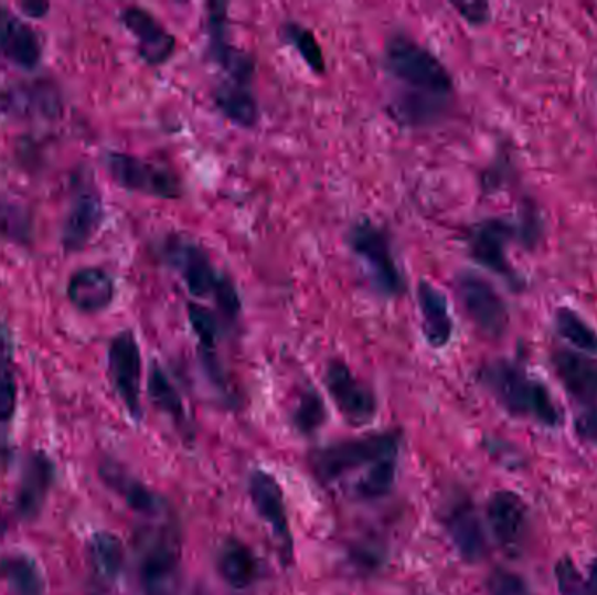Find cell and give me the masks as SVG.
<instances>
[{"label": "cell", "instance_id": "1", "mask_svg": "<svg viewBox=\"0 0 597 595\" xmlns=\"http://www.w3.org/2000/svg\"><path fill=\"white\" fill-rule=\"evenodd\" d=\"M161 258L179 273L191 296L213 299L224 323H236L242 315V297L233 279L217 269L205 246L188 234L173 233L161 243Z\"/></svg>", "mask_w": 597, "mask_h": 595}, {"label": "cell", "instance_id": "2", "mask_svg": "<svg viewBox=\"0 0 597 595\" xmlns=\"http://www.w3.org/2000/svg\"><path fill=\"white\" fill-rule=\"evenodd\" d=\"M383 68L407 95L451 105L455 79L437 54L405 32H393L383 50Z\"/></svg>", "mask_w": 597, "mask_h": 595}, {"label": "cell", "instance_id": "3", "mask_svg": "<svg viewBox=\"0 0 597 595\" xmlns=\"http://www.w3.org/2000/svg\"><path fill=\"white\" fill-rule=\"evenodd\" d=\"M481 383L514 416H527L543 425H559L561 411L545 384L530 378L510 360H491L479 372Z\"/></svg>", "mask_w": 597, "mask_h": 595}, {"label": "cell", "instance_id": "4", "mask_svg": "<svg viewBox=\"0 0 597 595\" xmlns=\"http://www.w3.org/2000/svg\"><path fill=\"white\" fill-rule=\"evenodd\" d=\"M344 240L351 254L364 264L372 290L385 299L404 296L407 284L393 252L392 237L383 225L360 216L350 225Z\"/></svg>", "mask_w": 597, "mask_h": 595}, {"label": "cell", "instance_id": "5", "mask_svg": "<svg viewBox=\"0 0 597 595\" xmlns=\"http://www.w3.org/2000/svg\"><path fill=\"white\" fill-rule=\"evenodd\" d=\"M398 454V437L395 433H383L356 440L339 442L315 454V474L326 482H334L351 471L374 467L377 461L395 458Z\"/></svg>", "mask_w": 597, "mask_h": 595}, {"label": "cell", "instance_id": "6", "mask_svg": "<svg viewBox=\"0 0 597 595\" xmlns=\"http://www.w3.org/2000/svg\"><path fill=\"white\" fill-rule=\"evenodd\" d=\"M105 167L119 188L159 200H180L184 185L177 171L163 162L147 161L137 156L109 152Z\"/></svg>", "mask_w": 597, "mask_h": 595}, {"label": "cell", "instance_id": "7", "mask_svg": "<svg viewBox=\"0 0 597 595\" xmlns=\"http://www.w3.org/2000/svg\"><path fill=\"white\" fill-rule=\"evenodd\" d=\"M456 291L467 317L491 339H500L509 329V308L497 288L472 270L456 276Z\"/></svg>", "mask_w": 597, "mask_h": 595}, {"label": "cell", "instance_id": "8", "mask_svg": "<svg viewBox=\"0 0 597 595\" xmlns=\"http://www.w3.org/2000/svg\"><path fill=\"white\" fill-rule=\"evenodd\" d=\"M206 39L210 60L226 72L227 79L252 84L255 77V59L231 42L230 4L209 2L206 4Z\"/></svg>", "mask_w": 597, "mask_h": 595}, {"label": "cell", "instance_id": "9", "mask_svg": "<svg viewBox=\"0 0 597 595\" xmlns=\"http://www.w3.org/2000/svg\"><path fill=\"white\" fill-rule=\"evenodd\" d=\"M109 374L122 404L128 413L140 419L142 404V353L135 338L134 330H121L114 336L109 344Z\"/></svg>", "mask_w": 597, "mask_h": 595}, {"label": "cell", "instance_id": "10", "mask_svg": "<svg viewBox=\"0 0 597 595\" xmlns=\"http://www.w3.org/2000/svg\"><path fill=\"white\" fill-rule=\"evenodd\" d=\"M327 392L334 402L339 413L351 425H367L376 416V396L367 384L362 383L343 360H332L327 363Z\"/></svg>", "mask_w": 597, "mask_h": 595}, {"label": "cell", "instance_id": "11", "mask_svg": "<svg viewBox=\"0 0 597 595\" xmlns=\"http://www.w3.org/2000/svg\"><path fill=\"white\" fill-rule=\"evenodd\" d=\"M121 23L134 35L138 56L149 67H161L173 59L177 51L175 35L151 11L130 6L122 9Z\"/></svg>", "mask_w": 597, "mask_h": 595}, {"label": "cell", "instance_id": "12", "mask_svg": "<svg viewBox=\"0 0 597 595\" xmlns=\"http://www.w3.org/2000/svg\"><path fill=\"white\" fill-rule=\"evenodd\" d=\"M515 237V225L503 219H488L473 225L468 233V251L476 263L488 267L509 281H515L507 251Z\"/></svg>", "mask_w": 597, "mask_h": 595}, {"label": "cell", "instance_id": "13", "mask_svg": "<svg viewBox=\"0 0 597 595\" xmlns=\"http://www.w3.org/2000/svg\"><path fill=\"white\" fill-rule=\"evenodd\" d=\"M491 533L509 554L521 550L527 533V507L521 496L512 491H498L488 503Z\"/></svg>", "mask_w": 597, "mask_h": 595}, {"label": "cell", "instance_id": "14", "mask_svg": "<svg viewBox=\"0 0 597 595\" xmlns=\"http://www.w3.org/2000/svg\"><path fill=\"white\" fill-rule=\"evenodd\" d=\"M104 221V204L100 194L89 185L77 192L72 200L62 227L63 248L72 254L83 251L92 242Z\"/></svg>", "mask_w": 597, "mask_h": 595}, {"label": "cell", "instance_id": "15", "mask_svg": "<svg viewBox=\"0 0 597 595\" xmlns=\"http://www.w3.org/2000/svg\"><path fill=\"white\" fill-rule=\"evenodd\" d=\"M0 51L14 65L26 71L38 67L42 59L38 32L6 6H0Z\"/></svg>", "mask_w": 597, "mask_h": 595}, {"label": "cell", "instance_id": "16", "mask_svg": "<svg viewBox=\"0 0 597 595\" xmlns=\"http://www.w3.org/2000/svg\"><path fill=\"white\" fill-rule=\"evenodd\" d=\"M416 299L422 315L423 338L435 350H443L451 342L455 333V320L446 294L430 281L422 279L416 287Z\"/></svg>", "mask_w": 597, "mask_h": 595}, {"label": "cell", "instance_id": "17", "mask_svg": "<svg viewBox=\"0 0 597 595\" xmlns=\"http://www.w3.org/2000/svg\"><path fill=\"white\" fill-rule=\"evenodd\" d=\"M67 297L84 315H97L116 299V281L102 267H83L68 279Z\"/></svg>", "mask_w": 597, "mask_h": 595}, {"label": "cell", "instance_id": "18", "mask_svg": "<svg viewBox=\"0 0 597 595\" xmlns=\"http://www.w3.org/2000/svg\"><path fill=\"white\" fill-rule=\"evenodd\" d=\"M552 365L566 392L582 404L597 400V360L580 351L559 350L552 354Z\"/></svg>", "mask_w": 597, "mask_h": 595}, {"label": "cell", "instance_id": "19", "mask_svg": "<svg viewBox=\"0 0 597 595\" xmlns=\"http://www.w3.org/2000/svg\"><path fill=\"white\" fill-rule=\"evenodd\" d=\"M53 479H55V468L46 454H32L23 468L17 495V513L23 521L38 519Z\"/></svg>", "mask_w": 597, "mask_h": 595}, {"label": "cell", "instance_id": "20", "mask_svg": "<svg viewBox=\"0 0 597 595\" xmlns=\"http://www.w3.org/2000/svg\"><path fill=\"white\" fill-rule=\"evenodd\" d=\"M252 503L255 510L268 522L269 528L278 540L287 546V552L292 550V536H290L289 519L285 510L284 492L271 475L264 471H254L250 477Z\"/></svg>", "mask_w": 597, "mask_h": 595}, {"label": "cell", "instance_id": "21", "mask_svg": "<svg viewBox=\"0 0 597 595\" xmlns=\"http://www.w3.org/2000/svg\"><path fill=\"white\" fill-rule=\"evenodd\" d=\"M140 583L146 595H177L182 585L179 554L172 545L159 543L147 552L140 567Z\"/></svg>", "mask_w": 597, "mask_h": 595}, {"label": "cell", "instance_id": "22", "mask_svg": "<svg viewBox=\"0 0 597 595\" xmlns=\"http://www.w3.org/2000/svg\"><path fill=\"white\" fill-rule=\"evenodd\" d=\"M213 104L227 121L238 128L252 129L259 123V102L252 84L222 81L213 89Z\"/></svg>", "mask_w": 597, "mask_h": 595}, {"label": "cell", "instance_id": "23", "mask_svg": "<svg viewBox=\"0 0 597 595\" xmlns=\"http://www.w3.org/2000/svg\"><path fill=\"white\" fill-rule=\"evenodd\" d=\"M447 531L452 543L467 562H479L484 559L486 536L481 519L470 503H458L447 516Z\"/></svg>", "mask_w": 597, "mask_h": 595}, {"label": "cell", "instance_id": "24", "mask_svg": "<svg viewBox=\"0 0 597 595\" xmlns=\"http://www.w3.org/2000/svg\"><path fill=\"white\" fill-rule=\"evenodd\" d=\"M217 567L222 578L234 588H247L255 582L259 571L252 550L234 538H230L218 550Z\"/></svg>", "mask_w": 597, "mask_h": 595}, {"label": "cell", "instance_id": "25", "mask_svg": "<svg viewBox=\"0 0 597 595\" xmlns=\"http://www.w3.org/2000/svg\"><path fill=\"white\" fill-rule=\"evenodd\" d=\"M100 477L107 486L113 487L114 491L125 498L126 503L130 504L137 512L156 513L159 512L161 501L158 496L152 495L146 486L130 479L116 463L107 461L100 467Z\"/></svg>", "mask_w": 597, "mask_h": 595}, {"label": "cell", "instance_id": "26", "mask_svg": "<svg viewBox=\"0 0 597 595\" xmlns=\"http://www.w3.org/2000/svg\"><path fill=\"white\" fill-rule=\"evenodd\" d=\"M280 38L285 44H289L299 53L309 71L317 75L326 74V56H323L322 46L318 44L313 30H309L299 21H285L284 25L280 26Z\"/></svg>", "mask_w": 597, "mask_h": 595}, {"label": "cell", "instance_id": "27", "mask_svg": "<svg viewBox=\"0 0 597 595\" xmlns=\"http://www.w3.org/2000/svg\"><path fill=\"white\" fill-rule=\"evenodd\" d=\"M0 573L13 595L44 594V578L38 564L25 555H14L0 564Z\"/></svg>", "mask_w": 597, "mask_h": 595}, {"label": "cell", "instance_id": "28", "mask_svg": "<svg viewBox=\"0 0 597 595\" xmlns=\"http://www.w3.org/2000/svg\"><path fill=\"white\" fill-rule=\"evenodd\" d=\"M554 325L561 338L575 350L585 354H597V332L577 311L569 308L556 309Z\"/></svg>", "mask_w": 597, "mask_h": 595}, {"label": "cell", "instance_id": "29", "mask_svg": "<svg viewBox=\"0 0 597 595\" xmlns=\"http://www.w3.org/2000/svg\"><path fill=\"white\" fill-rule=\"evenodd\" d=\"M92 561L104 578L116 580L125 566V546L113 533H98L92 541Z\"/></svg>", "mask_w": 597, "mask_h": 595}, {"label": "cell", "instance_id": "30", "mask_svg": "<svg viewBox=\"0 0 597 595\" xmlns=\"http://www.w3.org/2000/svg\"><path fill=\"white\" fill-rule=\"evenodd\" d=\"M147 390H149L152 404L159 411H163V413L172 416L175 421L185 419L182 399H180L179 392H177V387L173 386L172 381L168 378L167 372L158 363H152L151 372H149V381H147Z\"/></svg>", "mask_w": 597, "mask_h": 595}, {"label": "cell", "instance_id": "31", "mask_svg": "<svg viewBox=\"0 0 597 595\" xmlns=\"http://www.w3.org/2000/svg\"><path fill=\"white\" fill-rule=\"evenodd\" d=\"M188 318L191 329L200 341L201 350L215 351L221 339L222 327H224L217 312L198 302H189Z\"/></svg>", "mask_w": 597, "mask_h": 595}, {"label": "cell", "instance_id": "32", "mask_svg": "<svg viewBox=\"0 0 597 595\" xmlns=\"http://www.w3.org/2000/svg\"><path fill=\"white\" fill-rule=\"evenodd\" d=\"M395 474H397V456L381 459L360 477L355 487L356 495L364 498H380L386 495L395 482Z\"/></svg>", "mask_w": 597, "mask_h": 595}, {"label": "cell", "instance_id": "33", "mask_svg": "<svg viewBox=\"0 0 597 595\" xmlns=\"http://www.w3.org/2000/svg\"><path fill=\"white\" fill-rule=\"evenodd\" d=\"M326 404H323L322 396L318 395L315 390L302 393L296 413H294V423H296L297 429L302 433L317 432L326 423Z\"/></svg>", "mask_w": 597, "mask_h": 595}, {"label": "cell", "instance_id": "34", "mask_svg": "<svg viewBox=\"0 0 597 595\" xmlns=\"http://www.w3.org/2000/svg\"><path fill=\"white\" fill-rule=\"evenodd\" d=\"M18 384L13 363L0 357V423L11 419L17 408Z\"/></svg>", "mask_w": 597, "mask_h": 595}, {"label": "cell", "instance_id": "35", "mask_svg": "<svg viewBox=\"0 0 597 595\" xmlns=\"http://www.w3.org/2000/svg\"><path fill=\"white\" fill-rule=\"evenodd\" d=\"M557 587L561 595H594L590 583L585 582L577 566L569 559H563L556 566Z\"/></svg>", "mask_w": 597, "mask_h": 595}, {"label": "cell", "instance_id": "36", "mask_svg": "<svg viewBox=\"0 0 597 595\" xmlns=\"http://www.w3.org/2000/svg\"><path fill=\"white\" fill-rule=\"evenodd\" d=\"M488 588L491 595H531L526 582L505 570H497L489 576Z\"/></svg>", "mask_w": 597, "mask_h": 595}, {"label": "cell", "instance_id": "37", "mask_svg": "<svg viewBox=\"0 0 597 595\" xmlns=\"http://www.w3.org/2000/svg\"><path fill=\"white\" fill-rule=\"evenodd\" d=\"M452 8L467 21L468 25L482 26L491 18V8L486 2H460V4L455 2Z\"/></svg>", "mask_w": 597, "mask_h": 595}, {"label": "cell", "instance_id": "38", "mask_svg": "<svg viewBox=\"0 0 597 595\" xmlns=\"http://www.w3.org/2000/svg\"><path fill=\"white\" fill-rule=\"evenodd\" d=\"M50 8L47 2H41V0H26L20 4L21 13L29 18H44Z\"/></svg>", "mask_w": 597, "mask_h": 595}, {"label": "cell", "instance_id": "39", "mask_svg": "<svg viewBox=\"0 0 597 595\" xmlns=\"http://www.w3.org/2000/svg\"><path fill=\"white\" fill-rule=\"evenodd\" d=\"M578 429L584 433L585 437L596 438L597 440V408L582 417Z\"/></svg>", "mask_w": 597, "mask_h": 595}, {"label": "cell", "instance_id": "40", "mask_svg": "<svg viewBox=\"0 0 597 595\" xmlns=\"http://www.w3.org/2000/svg\"><path fill=\"white\" fill-rule=\"evenodd\" d=\"M590 588L594 595H597V559L594 561L593 570H590Z\"/></svg>", "mask_w": 597, "mask_h": 595}, {"label": "cell", "instance_id": "41", "mask_svg": "<svg viewBox=\"0 0 597 595\" xmlns=\"http://www.w3.org/2000/svg\"><path fill=\"white\" fill-rule=\"evenodd\" d=\"M0 533H2V524H0Z\"/></svg>", "mask_w": 597, "mask_h": 595}]
</instances>
